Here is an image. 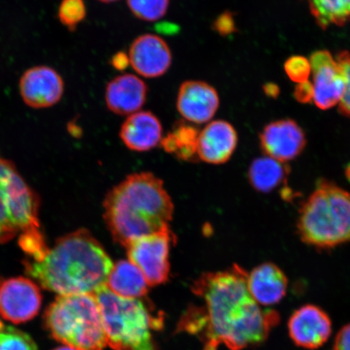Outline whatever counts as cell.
I'll return each mask as SVG.
<instances>
[{"label":"cell","instance_id":"obj_22","mask_svg":"<svg viewBox=\"0 0 350 350\" xmlns=\"http://www.w3.org/2000/svg\"><path fill=\"white\" fill-rule=\"evenodd\" d=\"M199 131L194 126L183 122H177L170 133L161 139V146L170 154L183 161L199 160Z\"/></svg>","mask_w":350,"mask_h":350},{"label":"cell","instance_id":"obj_33","mask_svg":"<svg viewBox=\"0 0 350 350\" xmlns=\"http://www.w3.org/2000/svg\"><path fill=\"white\" fill-rule=\"evenodd\" d=\"M264 91L267 96L271 98H277L279 94V88L274 84H267L264 86Z\"/></svg>","mask_w":350,"mask_h":350},{"label":"cell","instance_id":"obj_3","mask_svg":"<svg viewBox=\"0 0 350 350\" xmlns=\"http://www.w3.org/2000/svg\"><path fill=\"white\" fill-rule=\"evenodd\" d=\"M172 198L150 172L129 175L104 200V219L112 238L125 248L133 241L170 227Z\"/></svg>","mask_w":350,"mask_h":350},{"label":"cell","instance_id":"obj_30","mask_svg":"<svg viewBox=\"0 0 350 350\" xmlns=\"http://www.w3.org/2000/svg\"><path fill=\"white\" fill-rule=\"evenodd\" d=\"M295 97L301 103H309L314 98L312 82L306 81L299 83L295 88Z\"/></svg>","mask_w":350,"mask_h":350},{"label":"cell","instance_id":"obj_4","mask_svg":"<svg viewBox=\"0 0 350 350\" xmlns=\"http://www.w3.org/2000/svg\"><path fill=\"white\" fill-rule=\"evenodd\" d=\"M297 229L304 243L323 250L350 242V192L319 181L301 206Z\"/></svg>","mask_w":350,"mask_h":350},{"label":"cell","instance_id":"obj_17","mask_svg":"<svg viewBox=\"0 0 350 350\" xmlns=\"http://www.w3.org/2000/svg\"><path fill=\"white\" fill-rule=\"evenodd\" d=\"M148 86L133 74H122L109 81L105 92L107 107L118 116H131L146 103Z\"/></svg>","mask_w":350,"mask_h":350},{"label":"cell","instance_id":"obj_5","mask_svg":"<svg viewBox=\"0 0 350 350\" xmlns=\"http://www.w3.org/2000/svg\"><path fill=\"white\" fill-rule=\"evenodd\" d=\"M94 295L102 314L107 345L113 350H157L153 332L163 325L142 299L118 296L106 286Z\"/></svg>","mask_w":350,"mask_h":350},{"label":"cell","instance_id":"obj_7","mask_svg":"<svg viewBox=\"0 0 350 350\" xmlns=\"http://www.w3.org/2000/svg\"><path fill=\"white\" fill-rule=\"evenodd\" d=\"M36 196L12 163L0 157V243L39 230Z\"/></svg>","mask_w":350,"mask_h":350},{"label":"cell","instance_id":"obj_27","mask_svg":"<svg viewBox=\"0 0 350 350\" xmlns=\"http://www.w3.org/2000/svg\"><path fill=\"white\" fill-rule=\"evenodd\" d=\"M284 70L291 80L297 84L308 81V78L312 74L310 61L304 57L299 55L292 56L288 59L284 64Z\"/></svg>","mask_w":350,"mask_h":350},{"label":"cell","instance_id":"obj_26","mask_svg":"<svg viewBox=\"0 0 350 350\" xmlns=\"http://www.w3.org/2000/svg\"><path fill=\"white\" fill-rule=\"evenodd\" d=\"M58 15L61 23L72 31L85 19L84 0H63L59 8Z\"/></svg>","mask_w":350,"mask_h":350},{"label":"cell","instance_id":"obj_11","mask_svg":"<svg viewBox=\"0 0 350 350\" xmlns=\"http://www.w3.org/2000/svg\"><path fill=\"white\" fill-rule=\"evenodd\" d=\"M260 143L265 156L287 163L303 152L306 138L295 121L280 120L265 126L260 134Z\"/></svg>","mask_w":350,"mask_h":350},{"label":"cell","instance_id":"obj_2","mask_svg":"<svg viewBox=\"0 0 350 350\" xmlns=\"http://www.w3.org/2000/svg\"><path fill=\"white\" fill-rule=\"evenodd\" d=\"M113 262L86 230L59 239L40 261L26 262V273L59 295L92 294L107 286Z\"/></svg>","mask_w":350,"mask_h":350},{"label":"cell","instance_id":"obj_16","mask_svg":"<svg viewBox=\"0 0 350 350\" xmlns=\"http://www.w3.org/2000/svg\"><path fill=\"white\" fill-rule=\"evenodd\" d=\"M239 137L234 126L225 120L208 122L199 133V159L208 164L227 163L237 148Z\"/></svg>","mask_w":350,"mask_h":350},{"label":"cell","instance_id":"obj_1","mask_svg":"<svg viewBox=\"0 0 350 350\" xmlns=\"http://www.w3.org/2000/svg\"><path fill=\"white\" fill-rule=\"evenodd\" d=\"M247 274L234 265L221 272L201 275L192 292L204 304L190 306L177 331L196 336L203 350H217L220 345L242 350L264 343L278 325L280 314L273 310H262L253 299Z\"/></svg>","mask_w":350,"mask_h":350},{"label":"cell","instance_id":"obj_6","mask_svg":"<svg viewBox=\"0 0 350 350\" xmlns=\"http://www.w3.org/2000/svg\"><path fill=\"white\" fill-rule=\"evenodd\" d=\"M44 325L59 342L77 350H103L106 332L97 299L92 294L59 295L44 314Z\"/></svg>","mask_w":350,"mask_h":350},{"label":"cell","instance_id":"obj_25","mask_svg":"<svg viewBox=\"0 0 350 350\" xmlns=\"http://www.w3.org/2000/svg\"><path fill=\"white\" fill-rule=\"evenodd\" d=\"M0 350H38L31 336L0 321Z\"/></svg>","mask_w":350,"mask_h":350},{"label":"cell","instance_id":"obj_34","mask_svg":"<svg viewBox=\"0 0 350 350\" xmlns=\"http://www.w3.org/2000/svg\"><path fill=\"white\" fill-rule=\"evenodd\" d=\"M53 350H77V349H73L72 347H67V345H65V347H60L56 348Z\"/></svg>","mask_w":350,"mask_h":350},{"label":"cell","instance_id":"obj_10","mask_svg":"<svg viewBox=\"0 0 350 350\" xmlns=\"http://www.w3.org/2000/svg\"><path fill=\"white\" fill-rule=\"evenodd\" d=\"M42 301L40 288L28 278L8 279L0 286V316L16 325L36 317Z\"/></svg>","mask_w":350,"mask_h":350},{"label":"cell","instance_id":"obj_9","mask_svg":"<svg viewBox=\"0 0 350 350\" xmlns=\"http://www.w3.org/2000/svg\"><path fill=\"white\" fill-rule=\"evenodd\" d=\"M313 78L314 98L323 111L339 104L344 94L347 76L343 65L329 51H318L309 59Z\"/></svg>","mask_w":350,"mask_h":350},{"label":"cell","instance_id":"obj_12","mask_svg":"<svg viewBox=\"0 0 350 350\" xmlns=\"http://www.w3.org/2000/svg\"><path fill=\"white\" fill-rule=\"evenodd\" d=\"M64 83L55 69L36 66L22 75L20 93L24 103L33 109L55 106L63 97Z\"/></svg>","mask_w":350,"mask_h":350},{"label":"cell","instance_id":"obj_20","mask_svg":"<svg viewBox=\"0 0 350 350\" xmlns=\"http://www.w3.org/2000/svg\"><path fill=\"white\" fill-rule=\"evenodd\" d=\"M107 286L113 294L125 299H143L150 287L142 271L126 260L113 265Z\"/></svg>","mask_w":350,"mask_h":350},{"label":"cell","instance_id":"obj_24","mask_svg":"<svg viewBox=\"0 0 350 350\" xmlns=\"http://www.w3.org/2000/svg\"><path fill=\"white\" fill-rule=\"evenodd\" d=\"M130 11L139 20L153 22L163 18L170 0H126Z\"/></svg>","mask_w":350,"mask_h":350},{"label":"cell","instance_id":"obj_13","mask_svg":"<svg viewBox=\"0 0 350 350\" xmlns=\"http://www.w3.org/2000/svg\"><path fill=\"white\" fill-rule=\"evenodd\" d=\"M288 330L297 347L317 349L330 338L332 321L325 310L319 306L305 305L292 314L288 319Z\"/></svg>","mask_w":350,"mask_h":350},{"label":"cell","instance_id":"obj_31","mask_svg":"<svg viewBox=\"0 0 350 350\" xmlns=\"http://www.w3.org/2000/svg\"><path fill=\"white\" fill-rule=\"evenodd\" d=\"M334 350H350V323L341 328L336 335Z\"/></svg>","mask_w":350,"mask_h":350},{"label":"cell","instance_id":"obj_28","mask_svg":"<svg viewBox=\"0 0 350 350\" xmlns=\"http://www.w3.org/2000/svg\"><path fill=\"white\" fill-rule=\"evenodd\" d=\"M336 58L343 65L347 76L344 94L338 104L339 112L350 119V53L348 51H341Z\"/></svg>","mask_w":350,"mask_h":350},{"label":"cell","instance_id":"obj_15","mask_svg":"<svg viewBox=\"0 0 350 350\" xmlns=\"http://www.w3.org/2000/svg\"><path fill=\"white\" fill-rule=\"evenodd\" d=\"M135 72L146 78H157L168 72L172 53L165 40L156 34L146 33L135 38L129 52Z\"/></svg>","mask_w":350,"mask_h":350},{"label":"cell","instance_id":"obj_18","mask_svg":"<svg viewBox=\"0 0 350 350\" xmlns=\"http://www.w3.org/2000/svg\"><path fill=\"white\" fill-rule=\"evenodd\" d=\"M120 137L131 150L150 151L161 144L163 126L154 113L139 111L126 118L121 126Z\"/></svg>","mask_w":350,"mask_h":350},{"label":"cell","instance_id":"obj_32","mask_svg":"<svg viewBox=\"0 0 350 350\" xmlns=\"http://www.w3.org/2000/svg\"><path fill=\"white\" fill-rule=\"evenodd\" d=\"M111 64L118 71H124L131 65L129 54L125 53L124 51L117 52L116 54L113 55L111 59Z\"/></svg>","mask_w":350,"mask_h":350},{"label":"cell","instance_id":"obj_14","mask_svg":"<svg viewBox=\"0 0 350 350\" xmlns=\"http://www.w3.org/2000/svg\"><path fill=\"white\" fill-rule=\"evenodd\" d=\"M220 107L215 88L202 81H186L179 87L176 107L180 116L191 124L212 120Z\"/></svg>","mask_w":350,"mask_h":350},{"label":"cell","instance_id":"obj_8","mask_svg":"<svg viewBox=\"0 0 350 350\" xmlns=\"http://www.w3.org/2000/svg\"><path fill=\"white\" fill-rule=\"evenodd\" d=\"M174 242V234L168 227L135 239L126 246L129 260L142 271L148 286H160L168 281L170 252Z\"/></svg>","mask_w":350,"mask_h":350},{"label":"cell","instance_id":"obj_23","mask_svg":"<svg viewBox=\"0 0 350 350\" xmlns=\"http://www.w3.org/2000/svg\"><path fill=\"white\" fill-rule=\"evenodd\" d=\"M319 26H342L350 21V0H306Z\"/></svg>","mask_w":350,"mask_h":350},{"label":"cell","instance_id":"obj_35","mask_svg":"<svg viewBox=\"0 0 350 350\" xmlns=\"http://www.w3.org/2000/svg\"><path fill=\"white\" fill-rule=\"evenodd\" d=\"M98 1L105 3H111L119 1V0H98Z\"/></svg>","mask_w":350,"mask_h":350},{"label":"cell","instance_id":"obj_29","mask_svg":"<svg viewBox=\"0 0 350 350\" xmlns=\"http://www.w3.org/2000/svg\"><path fill=\"white\" fill-rule=\"evenodd\" d=\"M213 28L214 31L226 37L236 32V24L233 13L226 11L221 13L216 20L213 21Z\"/></svg>","mask_w":350,"mask_h":350},{"label":"cell","instance_id":"obj_21","mask_svg":"<svg viewBox=\"0 0 350 350\" xmlns=\"http://www.w3.org/2000/svg\"><path fill=\"white\" fill-rule=\"evenodd\" d=\"M290 169L286 163L265 156L252 161L248 170V179L254 189L269 193L286 181Z\"/></svg>","mask_w":350,"mask_h":350},{"label":"cell","instance_id":"obj_19","mask_svg":"<svg viewBox=\"0 0 350 350\" xmlns=\"http://www.w3.org/2000/svg\"><path fill=\"white\" fill-rule=\"evenodd\" d=\"M247 281L249 292L259 305L277 304L286 295V275L273 262H267L256 267L247 274Z\"/></svg>","mask_w":350,"mask_h":350}]
</instances>
